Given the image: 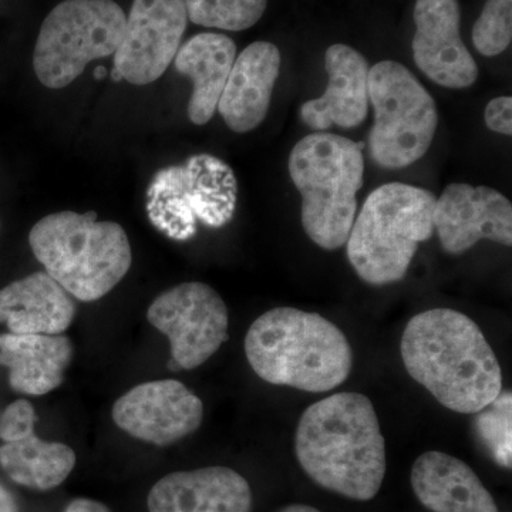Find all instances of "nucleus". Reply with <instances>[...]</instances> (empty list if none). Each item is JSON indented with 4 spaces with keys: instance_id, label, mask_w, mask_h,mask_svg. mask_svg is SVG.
I'll list each match as a JSON object with an SVG mask.
<instances>
[{
    "instance_id": "obj_1",
    "label": "nucleus",
    "mask_w": 512,
    "mask_h": 512,
    "mask_svg": "<svg viewBox=\"0 0 512 512\" xmlns=\"http://www.w3.org/2000/svg\"><path fill=\"white\" fill-rule=\"evenodd\" d=\"M407 373L448 410L476 414L503 392V372L473 319L454 309L421 312L403 332Z\"/></svg>"
},
{
    "instance_id": "obj_2",
    "label": "nucleus",
    "mask_w": 512,
    "mask_h": 512,
    "mask_svg": "<svg viewBox=\"0 0 512 512\" xmlns=\"http://www.w3.org/2000/svg\"><path fill=\"white\" fill-rule=\"evenodd\" d=\"M295 451L303 471L333 493L369 501L382 487L386 444L375 407L363 394H333L308 407Z\"/></svg>"
},
{
    "instance_id": "obj_3",
    "label": "nucleus",
    "mask_w": 512,
    "mask_h": 512,
    "mask_svg": "<svg viewBox=\"0 0 512 512\" xmlns=\"http://www.w3.org/2000/svg\"><path fill=\"white\" fill-rule=\"evenodd\" d=\"M245 353L262 380L303 392H329L352 372L353 352L345 333L318 313L296 308L259 316L248 330Z\"/></svg>"
},
{
    "instance_id": "obj_4",
    "label": "nucleus",
    "mask_w": 512,
    "mask_h": 512,
    "mask_svg": "<svg viewBox=\"0 0 512 512\" xmlns=\"http://www.w3.org/2000/svg\"><path fill=\"white\" fill-rule=\"evenodd\" d=\"M29 244L46 274L83 302L113 291L133 259L123 227L97 221L96 212L47 215L30 231Z\"/></svg>"
},
{
    "instance_id": "obj_5",
    "label": "nucleus",
    "mask_w": 512,
    "mask_h": 512,
    "mask_svg": "<svg viewBox=\"0 0 512 512\" xmlns=\"http://www.w3.org/2000/svg\"><path fill=\"white\" fill-rule=\"evenodd\" d=\"M362 148L320 131L303 137L289 154V175L302 197V227L326 251L342 248L355 222L365 175Z\"/></svg>"
},
{
    "instance_id": "obj_6",
    "label": "nucleus",
    "mask_w": 512,
    "mask_h": 512,
    "mask_svg": "<svg viewBox=\"0 0 512 512\" xmlns=\"http://www.w3.org/2000/svg\"><path fill=\"white\" fill-rule=\"evenodd\" d=\"M433 192L403 183L384 184L366 198L348 241L350 265L366 284L402 281L421 242L434 234Z\"/></svg>"
},
{
    "instance_id": "obj_7",
    "label": "nucleus",
    "mask_w": 512,
    "mask_h": 512,
    "mask_svg": "<svg viewBox=\"0 0 512 512\" xmlns=\"http://www.w3.org/2000/svg\"><path fill=\"white\" fill-rule=\"evenodd\" d=\"M237 200L232 168L221 158L198 154L154 175L147 190V214L165 237L188 241L200 224L208 228L227 225Z\"/></svg>"
},
{
    "instance_id": "obj_8",
    "label": "nucleus",
    "mask_w": 512,
    "mask_h": 512,
    "mask_svg": "<svg viewBox=\"0 0 512 512\" xmlns=\"http://www.w3.org/2000/svg\"><path fill=\"white\" fill-rule=\"evenodd\" d=\"M367 92L375 109L369 133L373 161L399 170L423 158L439 126L436 101L423 84L403 64L383 60L370 67Z\"/></svg>"
},
{
    "instance_id": "obj_9",
    "label": "nucleus",
    "mask_w": 512,
    "mask_h": 512,
    "mask_svg": "<svg viewBox=\"0 0 512 512\" xmlns=\"http://www.w3.org/2000/svg\"><path fill=\"white\" fill-rule=\"evenodd\" d=\"M126 13L113 0H64L42 23L33 52L39 82L60 90L73 83L87 64L116 53Z\"/></svg>"
},
{
    "instance_id": "obj_10",
    "label": "nucleus",
    "mask_w": 512,
    "mask_h": 512,
    "mask_svg": "<svg viewBox=\"0 0 512 512\" xmlns=\"http://www.w3.org/2000/svg\"><path fill=\"white\" fill-rule=\"evenodd\" d=\"M148 322L170 340V369L192 370L207 362L227 342L229 315L211 286L187 282L151 303Z\"/></svg>"
},
{
    "instance_id": "obj_11",
    "label": "nucleus",
    "mask_w": 512,
    "mask_h": 512,
    "mask_svg": "<svg viewBox=\"0 0 512 512\" xmlns=\"http://www.w3.org/2000/svg\"><path fill=\"white\" fill-rule=\"evenodd\" d=\"M184 0H134L114 53L113 80L156 82L174 62L187 30Z\"/></svg>"
},
{
    "instance_id": "obj_12",
    "label": "nucleus",
    "mask_w": 512,
    "mask_h": 512,
    "mask_svg": "<svg viewBox=\"0 0 512 512\" xmlns=\"http://www.w3.org/2000/svg\"><path fill=\"white\" fill-rule=\"evenodd\" d=\"M204 404L177 380L138 384L113 406V420L130 436L168 446L200 429Z\"/></svg>"
},
{
    "instance_id": "obj_13",
    "label": "nucleus",
    "mask_w": 512,
    "mask_h": 512,
    "mask_svg": "<svg viewBox=\"0 0 512 512\" xmlns=\"http://www.w3.org/2000/svg\"><path fill=\"white\" fill-rule=\"evenodd\" d=\"M434 231L450 255H461L481 239L512 245V205L494 188L447 185L434 207Z\"/></svg>"
},
{
    "instance_id": "obj_14",
    "label": "nucleus",
    "mask_w": 512,
    "mask_h": 512,
    "mask_svg": "<svg viewBox=\"0 0 512 512\" xmlns=\"http://www.w3.org/2000/svg\"><path fill=\"white\" fill-rule=\"evenodd\" d=\"M458 0H417L413 59L431 82L447 89H467L478 79L476 60L460 36Z\"/></svg>"
},
{
    "instance_id": "obj_15",
    "label": "nucleus",
    "mask_w": 512,
    "mask_h": 512,
    "mask_svg": "<svg viewBox=\"0 0 512 512\" xmlns=\"http://www.w3.org/2000/svg\"><path fill=\"white\" fill-rule=\"evenodd\" d=\"M325 69L329 82L318 99L306 101L299 117L316 133L330 127L355 128L369 113V63L362 53L348 45H332L326 50Z\"/></svg>"
},
{
    "instance_id": "obj_16",
    "label": "nucleus",
    "mask_w": 512,
    "mask_h": 512,
    "mask_svg": "<svg viewBox=\"0 0 512 512\" xmlns=\"http://www.w3.org/2000/svg\"><path fill=\"white\" fill-rule=\"evenodd\" d=\"M252 504L248 481L228 467L168 474L148 494L150 512H251Z\"/></svg>"
},
{
    "instance_id": "obj_17",
    "label": "nucleus",
    "mask_w": 512,
    "mask_h": 512,
    "mask_svg": "<svg viewBox=\"0 0 512 512\" xmlns=\"http://www.w3.org/2000/svg\"><path fill=\"white\" fill-rule=\"evenodd\" d=\"M279 73L281 52L274 43H252L237 56L217 107L232 131L249 133L261 126Z\"/></svg>"
},
{
    "instance_id": "obj_18",
    "label": "nucleus",
    "mask_w": 512,
    "mask_h": 512,
    "mask_svg": "<svg viewBox=\"0 0 512 512\" xmlns=\"http://www.w3.org/2000/svg\"><path fill=\"white\" fill-rule=\"evenodd\" d=\"M414 494L433 512H498L490 491L464 461L427 451L414 461Z\"/></svg>"
},
{
    "instance_id": "obj_19",
    "label": "nucleus",
    "mask_w": 512,
    "mask_h": 512,
    "mask_svg": "<svg viewBox=\"0 0 512 512\" xmlns=\"http://www.w3.org/2000/svg\"><path fill=\"white\" fill-rule=\"evenodd\" d=\"M74 303L46 272L12 282L0 291V323L16 335H60L72 325Z\"/></svg>"
},
{
    "instance_id": "obj_20",
    "label": "nucleus",
    "mask_w": 512,
    "mask_h": 512,
    "mask_svg": "<svg viewBox=\"0 0 512 512\" xmlns=\"http://www.w3.org/2000/svg\"><path fill=\"white\" fill-rule=\"evenodd\" d=\"M235 59L237 45L221 33H200L178 49L175 69L194 86L187 109L192 123L204 126L214 117Z\"/></svg>"
},
{
    "instance_id": "obj_21",
    "label": "nucleus",
    "mask_w": 512,
    "mask_h": 512,
    "mask_svg": "<svg viewBox=\"0 0 512 512\" xmlns=\"http://www.w3.org/2000/svg\"><path fill=\"white\" fill-rule=\"evenodd\" d=\"M73 346L60 335H0V365L9 369L13 390L30 396L53 392L63 382Z\"/></svg>"
},
{
    "instance_id": "obj_22",
    "label": "nucleus",
    "mask_w": 512,
    "mask_h": 512,
    "mask_svg": "<svg viewBox=\"0 0 512 512\" xmlns=\"http://www.w3.org/2000/svg\"><path fill=\"white\" fill-rule=\"evenodd\" d=\"M76 466V454L62 443L39 439L35 433L26 439L0 447V467L15 483L47 491L66 480Z\"/></svg>"
},
{
    "instance_id": "obj_23",
    "label": "nucleus",
    "mask_w": 512,
    "mask_h": 512,
    "mask_svg": "<svg viewBox=\"0 0 512 512\" xmlns=\"http://www.w3.org/2000/svg\"><path fill=\"white\" fill-rule=\"evenodd\" d=\"M188 20L204 28L241 32L264 16L268 0H184Z\"/></svg>"
},
{
    "instance_id": "obj_24",
    "label": "nucleus",
    "mask_w": 512,
    "mask_h": 512,
    "mask_svg": "<svg viewBox=\"0 0 512 512\" xmlns=\"http://www.w3.org/2000/svg\"><path fill=\"white\" fill-rule=\"evenodd\" d=\"M476 414L477 436L485 450L498 466L511 468V392H501L494 402Z\"/></svg>"
},
{
    "instance_id": "obj_25",
    "label": "nucleus",
    "mask_w": 512,
    "mask_h": 512,
    "mask_svg": "<svg viewBox=\"0 0 512 512\" xmlns=\"http://www.w3.org/2000/svg\"><path fill=\"white\" fill-rule=\"evenodd\" d=\"M471 37L480 55L494 57L505 52L512 40V0H487Z\"/></svg>"
},
{
    "instance_id": "obj_26",
    "label": "nucleus",
    "mask_w": 512,
    "mask_h": 512,
    "mask_svg": "<svg viewBox=\"0 0 512 512\" xmlns=\"http://www.w3.org/2000/svg\"><path fill=\"white\" fill-rule=\"evenodd\" d=\"M36 413L28 400H18L6 407L0 419V439L5 443L26 439L35 433Z\"/></svg>"
},
{
    "instance_id": "obj_27",
    "label": "nucleus",
    "mask_w": 512,
    "mask_h": 512,
    "mask_svg": "<svg viewBox=\"0 0 512 512\" xmlns=\"http://www.w3.org/2000/svg\"><path fill=\"white\" fill-rule=\"evenodd\" d=\"M485 126L494 133L511 136L512 134V99L501 96L493 99L484 110Z\"/></svg>"
},
{
    "instance_id": "obj_28",
    "label": "nucleus",
    "mask_w": 512,
    "mask_h": 512,
    "mask_svg": "<svg viewBox=\"0 0 512 512\" xmlns=\"http://www.w3.org/2000/svg\"><path fill=\"white\" fill-rule=\"evenodd\" d=\"M64 512H110L109 508L104 507L103 504L97 503V501L87 500V498H79L74 500L72 503L67 505Z\"/></svg>"
},
{
    "instance_id": "obj_29",
    "label": "nucleus",
    "mask_w": 512,
    "mask_h": 512,
    "mask_svg": "<svg viewBox=\"0 0 512 512\" xmlns=\"http://www.w3.org/2000/svg\"><path fill=\"white\" fill-rule=\"evenodd\" d=\"M0 512H19L12 495L2 484H0Z\"/></svg>"
},
{
    "instance_id": "obj_30",
    "label": "nucleus",
    "mask_w": 512,
    "mask_h": 512,
    "mask_svg": "<svg viewBox=\"0 0 512 512\" xmlns=\"http://www.w3.org/2000/svg\"><path fill=\"white\" fill-rule=\"evenodd\" d=\"M279 512H320L316 510V508L309 507V505L305 504H291L288 507L282 508Z\"/></svg>"
}]
</instances>
